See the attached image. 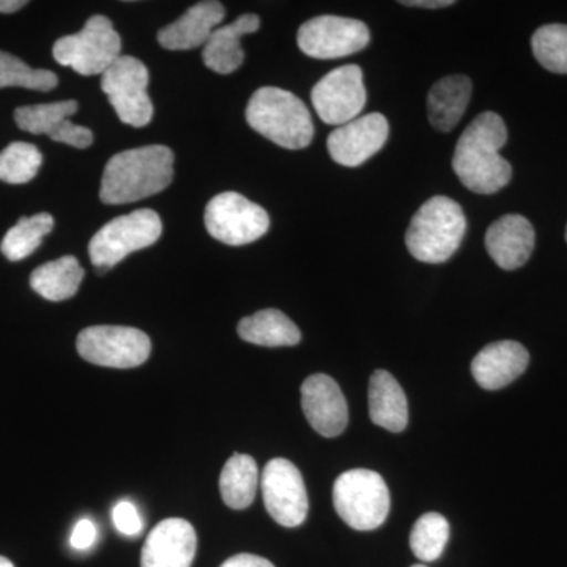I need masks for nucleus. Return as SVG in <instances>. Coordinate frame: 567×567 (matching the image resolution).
I'll return each instance as SVG.
<instances>
[{
  "label": "nucleus",
  "instance_id": "nucleus-6",
  "mask_svg": "<svg viewBox=\"0 0 567 567\" xmlns=\"http://www.w3.org/2000/svg\"><path fill=\"white\" fill-rule=\"evenodd\" d=\"M162 234V218L151 208L118 216L93 235L89 245L93 267L103 274L130 254L155 245Z\"/></svg>",
  "mask_w": 567,
  "mask_h": 567
},
{
  "label": "nucleus",
  "instance_id": "nucleus-23",
  "mask_svg": "<svg viewBox=\"0 0 567 567\" xmlns=\"http://www.w3.org/2000/svg\"><path fill=\"white\" fill-rule=\"evenodd\" d=\"M238 336L262 347H292L301 341L297 324L278 309H262L238 323Z\"/></svg>",
  "mask_w": 567,
  "mask_h": 567
},
{
  "label": "nucleus",
  "instance_id": "nucleus-39",
  "mask_svg": "<svg viewBox=\"0 0 567 567\" xmlns=\"http://www.w3.org/2000/svg\"><path fill=\"white\" fill-rule=\"evenodd\" d=\"M412 567H427V566H424V565H415V566H412Z\"/></svg>",
  "mask_w": 567,
  "mask_h": 567
},
{
  "label": "nucleus",
  "instance_id": "nucleus-17",
  "mask_svg": "<svg viewBox=\"0 0 567 567\" xmlns=\"http://www.w3.org/2000/svg\"><path fill=\"white\" fill-rule=\"evenodd\" d=\"M535 241V229L522 215L502 216L488 227L486 234L488 256L506 271L517 270L528 262Z\"/></svg>",
  "mask_w": 567,
  "mask_h": 567
},
{
  "label": "nucleus",
  "instance_id": "nucleus-28",
  "mask_svg": "<svg viewBox=\"0 0 567 567\" xmlns=\"http://www.w3.org/2000/svg\"><path fill=\"white\" fill-rule=\"evenodd\" d=\"M43 155L35 145L13 142L0 152V182L10 185L29 183L39 174Z\"/></svg>",
  "mask_w": 567,
  "mask_h": 567
},
{
  "label": "nucleus",
  "instance_id": "nucleus-2",
  "mask_svg": "<svg viewBox=\"0 0 567 567\" xmlns=\"http://www.w3.org/2000/svg\"><path fill=\"white\" fill-rule=\"evenodd\" d=\"M174 178V152L166 145H145L112 156L104 167L100 199L133 204L164 192Z\"/></svg>",
  "mask_w": 567,
  "mask_h": 567
},
{
  "label": "nucleus",
  "instance_id": "nucleus-18",
  "mask_svg": "<svg viewBox=\"0 0 567 567\" xmlns=\"http://www.w3.org/2000/svg\"><path fill=\"white\" fill-rule=\"evenodd\" d=\"M529 353L516 341H499L488 344L472 361V374L484 390H502L524 374L528 368Z\"/></svg>",
  "mask_w": 567,
  "mask_h": 567
},
{
  "label": "nucleus",
  "instance_id": "nucleus-31",
  "mask_svg": "<svg viewBox=\"0 0 567 567\" xmlns=\"http://www.w3.org/2000/svg\"><path fill=\"white\" fill-rule=\"evenodd\" d=\"M533 54L544 69L567 74V24H547L532 39Z\"/></svg>",
  "mask_w": 567,
  "mask_h": 567
},
{
  "label": "nucleus",
  "instance_id": "nucleus-10",
  "mask_svg": "<svg viewBox=\"0 0 567 567\" xmlns=\"http://www.w3.org/2000/svg\"><path fill=\"white\" fill-rule=\"evenodd\" d=\"M148 70L132 55H121L114 65L102 74V89L117 112L118 118L134 128L148 125L153 104L148 96Z\"/></svg>",
  "mask_w": 567,
  "mask_h": 567
},
{
  "label": "nucleus",
  "instance_id": "nucleus-36",
  "mask_svg": "<svg viewBox=\"0 0 567 567\" xmlns=\"http://www.w3.org/2000/svg\"><path fill=\"white\" fill-rule=\"evenodd\" d=\"M402 6L421 7V9H443V7L454 6L453 0H402Z\"/></svg>",
  "mask_w": 567,
  "mask_h": 567
},
{
  "label": "nucleus",
  "instance_id": "nucleus-3",
  "mask_svg": "<svg viewBox=\"0 0 567 567\" xmlns=\"http://www.w3.org/2000/svg\"><path fill=\"white\" fill-rule=\"evenodd\" d=\"M246 121L268 141L289 151L308 147L315 140V123L306 104L292 92L262 87L246 107Z\"/></svg>",
  "mask_w": 567,
  "mask_h": 567
},
{
  "label": "nucleus",
  "instance_id": "nucleus-40",
  "mask_svg": "<svg viewBox=\"0 0 567 567\" xmlns=\"http://www.w3.org/2000/svg\"><path fill=\"white\" fill-rule=\"evenodd\" d=\"M566 241H567V227H566Z\"/></svg>",
  "mask_w": 567,
  "mask_h": 567
},
{
  "label": "nucleus",
  "instance_id": "nucleus-25",
  "mask_svg": "<svg viewBox=\"0 0 567 567\" xmlns=\"http://www.w3.org/2000/svg\"><path fill=\"white\" fill-rule=\"evenodd\" d=\"M259 486V468L248 454H234L224 465L219 477L223 502L230 509H246L256 498Z\"/></svg>",
  "mask_w": 567,
  "mask_h": 567
},
{
  "label": "nucleus",
  "instance_id": "nucleus-19",
  "mask_svg": "<svg viewBox=\"0 0 567 567\" xmlns=\"http://www.w3.org/2000/svg\"><path fill=\"white\" fill-rule=\"evenodd\" d=\"M226 17L221 2L207 0L192 7L173 24L166 25L158 32V41L163 48L171 51H188L205 47L215 29Z\"/></svg>",
  "mask_w": 567,
  "mask_h": 567
},
{
  "label": "nucleus",
  "instance_id": "nucleus-37",
  "mask_svg": "<svg viewBox=\"0 0 567 567\" xmlns=\"http://www.w3.org/2000/svg\"><path fill=\"white\" fill-rule=\"evenodd\" d=\"M28 3L25 0H0V13H14V11L24 9Z\"/></svg>",
  "mask_w": 567,
  "mask_h": 567
},
{
  "label": "nucleus",
  "instance_id": "nucleus-30",
  "mask_svg": "<svg viewBox=\"0 0 567 567\" xmlns=\"http://www.w3.org/2000/svg\"><path fill=\"white\" fill-rule=\"evenodd\" d=\"M78 103L74 100L66 102L35 104L22 106L14 111V122L22 132L32 134H50L71 115L76 114Z\"/></svg>",
  "mask_w": 567,
  "mask_h": 567
},
{
  "label": "nucleus",
  "instance_id": "nucleus-12",
  "mask_svg": "<svg viewBox=\"0 0 567 567\" xmlns=\"http://www.w3.org/2000/svg\"><path fill=\"white\" fill-rule=\"evenodd\" d=\"M317 115L327 125L341 126L360 117L368 102L363 70L339 66L317 82L311 93Z\"/></svg>",
  "mask_w": 567,
  "mask_h": 567
},
{
  "label": "nucleus",
  "instance_id": "nucleus-26",
  "mask_svg": "<svg viewBox=\"0 0 567 567\" xmlns=\"http://www.w3.org/2000/svg\"><path fill=\"white\" fill-rule=\"evenodd\" d=\"M54 229V218L50 213H39L31 218H21L17 226L11 227L0 244V251L11 262L25 259L35 252L41 240Z\"/></svg>",
  "mask_w": 567,
  "mask_h": 567
},
{
  "label": "nucleus",
  "instance_id": "nucleus-7",
  "mask_svg": "<svg viewBox=\"0 0 567 567\" xmlns=\"http://www.w3.org/2000/svg\"><path fill=\"white\" fill-rule=\"evenodd\" d=\"M122 40L114 25L102 14L85 22L82 31L55 41L52 55L55 62L82 74H103L121 58Z\"/></svg>",
  "mask_w": 567,
  "mask_h": 567
},
{
  "label": "nucleus",
  "instance_id": "nucleus-34",
  "mask_svg": "<svg viewBox=\"0 0 567 567\" xmlns=\"http://www.w3.org/2000/svg\"><path fill=\"white\" fill-rule=\"evenodd\" d=\"M96 540V528L92 520L89 518H82L78 522L73 533H71V547L76 550H89L95 544Z\"/></svg>",
  "mask_w": 567,
  "mask_h": 567
},
{
  "label": "nucleus",
  "instance_id": "nucleus-11",
  "mask_svg": "<svg viewBox=\"0 0 567 567\" xmlns=\"http://www.w3.org/2000/svg\"><path fill=\"white\" fill-rule=\"evenodd\" d=\"M297 40L306 55L324 61L363 51L371 41V33L363 21L324 14L306 21Z\"/></svg>",
  "mask_w": 567,
  "mask_h": 567
},
{
  "label": "nucleus",
  "instance_id": "nucleus-4",
  "mask_svg": "<svg viewBox=\"0 0 567 567\" xmlns=\"http://www.w3.org/2000/svg\"><path fill=\"white\" fill-rule=\"evenodd\" d=\"M466 234L461 205L446 196H434L421 205L405 234L410 254L424 264H443L457 252Z\"/></svg>",
  "mask_w": 567,
  "mask_h": 567
},
{
  "label": "nucleus",
  "instance_id": "nucleus-15",
  "mask_svg": "<svg viewBox=\"0 0 567 567\" xmlns=\"http://www.w3.org/2000/svg\"><path fill=\"white\" fill-rule=\"evenodd\" d=\"M301 406L317 434L333 439L349 424V406L341 388L330 375L308 377L301 385Z\"/></svg>",
  "mask_w": 567,
  "mask_h": 567
},
{
  "label": "nucleus",
  "instance_id": "nucleus-27",
  "mask_svg": "<svg viewBox=\"0 0 567 567\" xmlns=\"http://www.w3.org/2000/svg\"><path fill=\"white\" fill-rule=\"evenodd\" d=\"M447 539L450 524L442 514L427 513L417 518L410 535V547L417 559L424 563L435 561L442 557Z\"/></svg>",
  "mask_w": 567,
  "mask_h": 567
},
{
  "label": "nucleus",
  "instance_id": "nucleus-29",
  "mask_svg": "<svg viewBox=\"0 0 567 567\" xmlns=\"http://www.w3.org/2000/svg\"><path fill=\"white\" fill-rule=\"evenodd\" d=\"M59 80L50 70L31 69L28 63L0 51V89L22 87L31 91L50 92L58 87Z\"/></svg>",
  "mask_w": 567,
  "mask_h": 567
},
{
  "label": "nucleus",
  "instance_id": "nucleus-8",
  "mask_svg": "<svg viewBox=\"0 0 567 567\" xmlns=\"http://www.w3.org/2000/svg\"><path fill=\"white\" fill-rule=\"evenodd\" d=\"M76 347L89 363L114 369L137 368L152 352L151 338L144 331L117 324L85 328L78 336Z\"/></svg>",
  "mask_w": 567,
  "mask_h": 567
},
{
  "label": "nucleus",
  "instance_id": "nucleus-33",
  "mask_svg": "<svg viewBox=\"0 0 567 567\" xmlns=\"http://www.w3.org/2000/svg\"><path fill=\"white\" fill-rule=\"evenodd\" d=\"M115 528L125 536H137L142 532V518L136 506L130 502H121L112 509Z\"/></svg>",
  "mask_w": 567,
  "mask_h": 567
},
{
  "label": "nucleus",
  "instance_id": "nucleus-20",
  "mask_svg": "<svg viewBox=\"0 0 567 567\" xmlns=\"http://www.w3.org/2000/svg\"><path fill=\"white\" fill-rule=\"evenodd\" d=\"M260 18L257 14H244L233 24L215 29L210 39L205 43L203 59L208 69L219 74H230L240 69L245 61L241 50V37L257 32Z\"/></svg>",
  "mask_w": 567,
  "mask_h": 567
},
{
  "label": "nucleus",
  "instance_id": "nucleus-35",
  "mask_svg": "<svg viewBox=\"0 0 567 567\" xmlns=\"http://www.w3.org/2000/svg\"><path fill=\"white\" fill-rule=\"evenodd\" d=\"M221 567H275L268 559L251 554H238L226 559Z\"/></svg>",
  "mask_w": 567,
  "mask_h": 567
},
{
  "label": "nucleus",
  "instance_id": "nucleus-22",
  "mask_svg": "<svg viewBox=\"0 0 567 567\" xmlns=\"http://www.w3.org/2000/svg\"><path fill=\"white\" fill-rule=\"evenodd\" d=\"M369 416L372 423L386 431H405L409 424V405L404 390L390 372L375 371L369 382Z\"/></svg>",
  "mask_w": 567,
  "mask_h": 567
},
{
  "label": "nucleus",
  "instance_id": "nucleus-38",
  "mask_svg": "<svg viewBox=\"0 0 567 567\" xmlns=\"http://www.w3.org/2000/svg\"><path fill=\"white\" fill-rule=\"evenodd\" d=\"M0 567H14L9 558L0 557Z\"/></svg>",
  "mask_w": 567,
  "mask_h": 567
},
{
  "label": "nucleus",
  "instance_id": "nucleus-5",
  "mask_svg": "<svg viewBox=\"0 0 567 567\" xmlns=\"http://www.w3.org/2000/svg\"><path fill=\"white\" fill-rule=\"evenodd\" d=\"M333 503L338 516L358 532L385 524L391 498L385 480L372 470L354 468L336 480Z\"/></svg>",
  "mask_w": 567,
  "mask_h": 567
},
{
  "label": "nucleus",
  "instance_id": "nucleus-24",
  "mask_svg": "<svg viewBox=\"0 0 567 567\" xmlns=\"http://www.w3.org/2000/svg\"><path fill=\"white\" fill-rule=\"evenodd\" d=\"M82 279L84 268L78 262L76 257L65 256L33 270L31 287L44 300L65 301L76 295Z\"/></svg>",
  "mask_w": 567,
  "mask_h": 567
},
{
  "label": "nucleus",
  "instance_id": "nucleus-21",
  "mask_svg": "<svg viewBox=\"0 0 567 567\" xmlns=\"http://www.w3.org/2000/svg\"><path fill=\"white\" fill-rule=\"evenodd\" d=\"M472 81L464 74H453L435 82L427 95L431 125L442 133L456 128L472 100Z\"/></svg>",
  "mask_w": 567,
  "mask_h": 567
},
{
  "label": "nucleus",
  "instance_id": "nucleus-32",
  "mask_svg": "<svg viewBox=\"0 0 567 567\" xmlns=\"http://www.w3.org/2000/svg\"><path fill=\"white\" fill-rule=\"evenodd\" d=\"M52 141L62 142V144L71 145L76 148L91 147L93 142V134L91 130L85 126L76 125L70 122L69 118L63 121L58 128L50 134Z\"/></svg>",
  "mask_w": 567,
  "mask_h": 567
},
{
  "label": "nucleus",
  "instance_id": "nucleus-16",
  "mask_svg": "<svg viewBox=\"0 0 567 567\" xmlns=\"http://www.w3.org/2000/svg\"><path fill=\"white\" fill-rule=\"evenodd\" d=\"M196 548L193 525L183 518H166L145 540L141 567H192Z\"/></svg>",
  "mask_w": 567,
  "mask_h": 567
},
{
  "label": "nucleus",
  "instance_id": "nucleus-9",
  "mask_svg": "<svg viewBox=\"0 0 567 567\" xmlns=\"http://www.w3.org/2000/svg\"><path fill=\"white\" fill-rule=\"evenodd\" d=\"M205 227L221 244L244 246L268 233L270 216L241 194L221 193L213 197L205 208Z\"/></svg>",
  "mask_w": 567,
  "mask_h": 567
},
{
  "label": "nucleus",
  "instance_id": "nucleus-1",
  "mask_svg": "<svg viewBox=\"0 0 567 567\" xmlns=\"http://www.w3.org/2000/svg\"><path fill=\"white\" fill-rule=\"evenodd\" d=\"M507 128L495 112L477 115L458 137L453 169L470 192L495 194L513 178V166L499 151L505 147Z\"/></svg>",
  "mask_w": 567,
  "mask_h": 567
},
{
  "label": "nucleus",
  "instance_id": "nucleus-13",
  "mask_svg": "<svg viewBox=\"0 0 567 567\" xmlns=\"http://www.w3.org/2000/svg\"><path fill=\"white\" fill-rule=\"evenodd\" d=\"M260 484L265 507L276 524L286 528L300 527L309 511L300 470L287 458H274L265 465Z\"/></svg>",
  "mask_w": 567,
  "mask_h": 567
},
{
  "label": "nucleus",
  "instance_id": "nucleus-14",
  "mask_svg": "<svg viewBox=\"0 0 567 567\" xmlns=\"http://www.w3.org/2000/svg\"><path fill=\"white\" fill-rule=\"evenodd\" d=\"M388 136L390 125L385 115L371 112L338 126L328 136L327 147L336 163L346 167H358L382 151Z\"/></svg>",
  "mask_w": 567,
  "mask_h": 567
}]
</instances>
